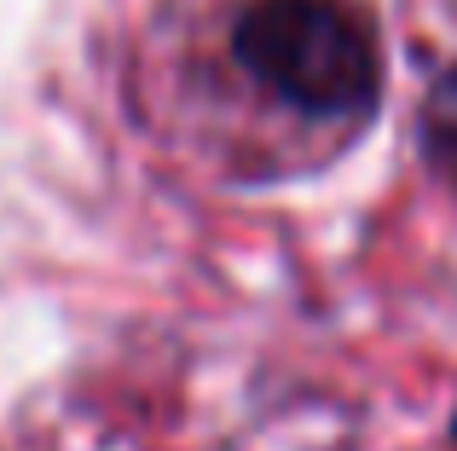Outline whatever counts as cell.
<instances>
[{"label": "cell", "mask_w": 457, "mask_h": 451, "mask_svg": "<svg viewBox=\"0 0 457 451\" xmlns=\"http://www.w3.org/2000/svg\"><path fill=\"white\" fill-rule=\"evenodd\" d=\"M232 58L312 122H353L382 99L377 29L342 0H249L232 23Z\"/></svg>", "instance_id": "6da1fadb"}, {"label": "cell", "mask_w": 457, "mask_h": 451, "mask_svg": "<svg viewBox=\"0 0 457 451\" xmlns=\"http://www.w3.org/2000/svg\"><path fill=\"white\" fill-rule=\"evenodd\" d=\"M417 134H423L428 168H435L440 180L457 185V64L435 76V87H428V99H423V122H417Z\"/></svg>", "instance_id": "7a4b0ae2"}, {"label": "cell", "mask_w": 457, "mask_h": 451, "mask_svg": "<svg viewBox=\"0 0 457 451\" xmlns=\"http://www.w3.org/2000/svg\"><path fill=\"white\" fill-rule=\"evenodd\" d=\"M452 434H457V417H452Z\"/></svg>", "instance_id": "3957f363"}]
</instances>
